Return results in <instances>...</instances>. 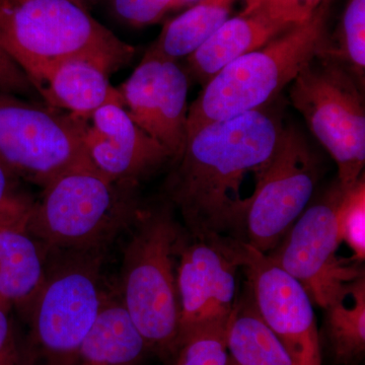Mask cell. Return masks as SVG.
<instances>
[{"label":"cell","mask_w":365,"mask_h":365,"mask_svg":"<svg viewBox=\"0 0 365 365\" xmlns=\"http://www.w3.org/2000/svg\"><path fill=\"white\" fill-rule=\"evenodd\" d=\"M0 93H13L34 100L39 96L32 81L0 46Z\"/></svg>","instance_id":"cell-28"},{"label":"cell","mask_w":365,"mask_h":365,"mask_svg":"<svg viewBox=\"0 0 365 365\" xmlns=\"http://www.w3.org/2000/svg\"><path fill=\"white\" fill-rule=\"evenodd\" d=\"M201 0H176L173 6V9H179L182 7H190L194 6V4H198Z\"/></svg>","instance_id":"cell-30"},{"label":"cell","mask_w":365,"mask_h":365,"mask_svg":"<svg viewBox=\"0 0 365 365\" xmlns=\"http://www.w3.org/2000/svg\"><path fill=\"white\" fill-rule=\"evenodd\" d=\"M107 252L50 253L47 274L25 319L26 365H74L108 294L103 287Z\"/></svg>","instance_id":"cell-6"},{"label":"cell","mask_w":365,"mask_h":365,"mask_svg":"<svg viewBox=\"0 0 365 365\" xmlns=\"http://www.w3.org/2000/svg\"><path fill=\"white\" fill-rule=\"evenodd\" d=\"M150 352L119 297L108 295L79 349L78 365H140Z\"/></svg>","instance_id":"cell-18"},{"label":"cell","mask_w":365,"mask_h":365,"mask_svg":"<svg viewBox=\"0 0 365 365\" xmlns=\"http://www.w3.org/2000/svg\"><path fill=\"white\" fill-rule=\"evenodd\" d=\"M131 227L118 297L150 351L174 359L180 335L177 252L185 230L167 201L141 205Z\"/></svg>","instance_id":"cell-4"},{"label":"cell","mask_w":365,"mask_h":365,"mask_svg":"<svg viewBox=\"0 0 365 365\" xmlns=\"http://www.w3.org/2000/svg\"><path fill=\"white\" fill-rule=\"evenodd\" d=\"M331 1L325 0L309 20L292 26L215 74L189 107L188 135L204 125L265 107L290 85L328 47Z\"/></svg>","instance_id":"cell-5"},{"label":"cell","mask_w":365,"mask_h":365,"mask_svg":"<svg viewBox=\"0 0 365 365\" xmlns=\"http://www.w3.org/2000/svg\"><path fill=\"white\" fill-rule=\"evenodd\" d=\"M288 29L261 14L241 11L225 21L202 46L187 57L185 71L204 86L223 67L263 47Z\"/></svg>","instance_id":"cell-16"},{"label":"cell","mask_w":365,"mask_h":365,"mask_svg":"<svg viewBox=\"0 0 365 365\" xmlns=\"http://www.w3.org/2000/svg\"><path fill=\"white\" fill-rule=\"evenodd\" d=\"M319 56L339 62L364 88L365 0H348L337 33Z\"/></svg>","instance_id":"cell-22"},{"label":"cell","mask_w":365,"mask_h":365,"mask_svg":"<svg viewBox=\"0 0 365 365\" xmlns=\"http://www.w3.org/2000/svg\"><path fill=\"white\" fill-rule=\"evenodd\" d=\"M240 242L182 235L177 252L179 341L197 327L230 319L237 302V270L242 268Z\"/></svg>","instance_id":"cell-11"},{"label":"cell","mask_w":365,"mask_h":365,"mask_svg":"<svg viewBox=\"0 0 365 365\" xmlns=\"http://www.w3.org/2000/svg\"><path fill=\"white\" fill-rule=\"evenodd\" d=\"M364 88L339 62L314 57L292 81V105L338 167L341 188L364 175L365 106Z\"/></svg>","instance_id":"cell-7"},{"label":"cell","mask_w":365,"mask_h":365,"mask_svg":"<svg viewBox=\"0 0 365 365\" xmlns=\"http://www.w3.org/2000/svg\"><path fill=\"white\" fill-rule=\"evenodd\" d=\"M228 319L197 327L182 335L174 365H227Z\"/></svg>","instance_id":"cell-23"},{"label":"cell","mask_w":365,"mask_h":365,"mask_svg":"<svg viewBox=\"0 0 365 365\" xmlns=\"http://www.w3.org/2000/svg\"><path fill=\"white\" fill-rule=\"evenodd\" d=\"M240 256L255 306L284 346L292 364L322 365L321 339L306 289L267 255L242 241Z\"/></svg>","instance_id":"cell-12"},{"label":"cell","mask_w":365,"mask_h":365,"mask_svg":"<svg viewBox=\"0 0 365 365\" xmlns=\"http://www.w3.org/2000/svg\"><path fill=\"white\" fill-rule=\"evenodd\" d=\"M0 46L37 91L67 60H88L112 74L136 53L72 0H0Z\"/></svg>","instance_id":"cell-2"},{"label":"cell","mask_w":365,"mask_h":365,"mask_svg":"<svg viewBox=\"0 0 365 365\" xmlns=\"http://www.w3.org/2000/svg\"><path fill=\"white\" fill-rule=\"evenodd\" d=\"M352 365H357V364H352Z\"/></svg>","instance_id":"cell-32"},{"label":"cell","mask_w":365,"mask_h":365,"mask_svg":"<svg viewBox=\"0 0 365 365\" xmlns=\"http://www.w3.org/2000/svg\"><path fill=\"white\" fill-rule=\"evenodd\" d=\"M72 1L76 2V4H81V6H86V1H91V0H72Z\"/></svg>","instance_id":"cell-31"},{"label":"cell","mask_w":365,"mask_h":365,"mask_svg":"<svg viewBox=\"0 0 365 365\" xmlns=\"http://www.w3.org/2000/svg\"><path fill=\"white\" fill-rule=\"evenodd\" d=\"M90 120L37 100L0 93V160L21 181L45 188L88 162L85 136Z\"/></svg>","instance_id":"cell-8"},{"label":"cell","mask_w":365,"mask_h":365,"mask_svg":"<svg viewBox=\"0 0 365 365\" xmlns=\"http://www.w3.org/2000/svg\"><path fill=\"white\" fill-rule=\"evenodd\" d=\"M176 0H110L119 20L136 28L155 25L168 11H173Z\"/></svg>","instance_id":"cell-27"},{"label":"cell","mask_w":365,"mask_h":365,"mask_svg":"<svg viewBox=\"0 0 365 365\" xmlns=\"http://www.w3.org/2000/svg\"><path fill=\"white\" fill-rule=\"evenodd\" d=\"M237 0H201L163 26L144 56L178 62L202 46L230 18Z\"/></svg>","instance_id":"cell-20"},{"label":"cell","mask_w":365,"mask_h":365,"mask_svg":"<svg viewBox=\"0 0 365 365\" xmlns=\"http://www.w3.org/2000/svg\"><path fill=\"white\" fill-rule=\"evenodd\" d=\"M227 365H294L282 343L264 322L252 295L235 302L228 319Z\"/></svg>","instance_id":"cell-21"},{"label":"cell","mask_w":365,"mask_h":365,"mask_svg":"<svg viewBox=\"0 0 365 365\" xmlns=\"http://www.w3.org/2000/svg\"><path fill=\"white\" fill-rule=\"evenodd\" d=\"M109 76L105 69L88 60H67L48 73L38 93L46 104L90 120L103 106H123L121 95L110 83Z\"/></svg>","instance_id":"cell-17"},{"label":"cell","mask_w":365,"mask_h":365,"mask_svg":"<svg viewBox=\"0 0 365 365\" xmlns=\"http://www.w3.org/2000/svg\"><path fill=\"white\" fill-rule=\"evenodd\" d=\"M11 309L0 302V365H26L11 318Z\"/></svg>","instance_id":"cell-29"},{"label":"cell","mask_w":365,"mask_h":365,"mask_svg":"<svg viewBox=\"0 0 365 365\" xmlns=\"http://www.w3.org/2000/svg\"><path fill=\"white\" fill-rule=\"evenodd\" d=\"M319 180V163L294 127H284L270 162L249 199L242 242L268 254L307 208Z\"/></svg>","instance_id":"cell-9"},{"label":"cell","mask_w":365,"mask_h":365,"mask_svg":"<svg viewBox=\"0 0 365 365\" xmlns=\"http://www.w3.org/2000/svg\"><path fill=\"white\" fill-rule=\"evenodd\" d=\"M282 122L266 107L204 125L189 134L165 185V201L197 239L242 241L249 200L242 188L270 162Z\"/></svg>","instance_id":"cell-1"},{"label":"cell","mask_w":365,"mask_h":365,"mask_svg":"<svg viewBox=\"0 0 365 365\" xmlns=\"http://www.w3.org/2000/svg\"><path fill=\"white\" fill-rule=\"evenodd\" d=\"M338 237L353 252L359 263L365 258V179L364 174L350 188L343 190L336 209Z\"/></svg>","instance_id":"cell-24"},{"label":"cell","mask_w":365,"mask_h":365,"mask_svg":"<svg viewBox=\"0 0 365 365\" xmlns=\"http://www.w3.org/2000/svg\"><path fill=\"white\" fill-rule=\"evenodd\" d=\"M49 253L26 223L0 225V302L25 318L47 274Z\"/></svg>","instance_id":"cell-15"},{"label":"cell","mask_w":365,"mask_h":365,"mask_svg":"<svg viewBox=\"0 0 365 365\" xmlns=\"http://www.w3.org/2000/svg\"><path fill=\"white\" fill-rule=\"evenodd\" d=\"M343 190L336 181L295 220L282 241L266 254L275 265L299 281L312 302L325 309L346 283L364 274L337 257L336 209Z\"/></svg>","instance_id":"cell-10"},{"label":"cell","mask_w":365,"mask_h":365,"mask_svg":"<svg viewBox=\"0 0 365 365\" xmlns=\"http://www.w3.org/2000/svg\"><path fill=\"white\" fill-rule=\"evenodd\" d=\"M323 337L334 364H359L365 352V275L346 283L325 307Z\"/></svg>","instance_id":"cell-19"},{"label":"cell","mask_w":365,"mask_h":365,"mask_svg":"<svg viewBox=\"0 0 365 365\" xmlns=\"http://www.w3.org/2000/svg\"><path fill=\"white\" fill-rule=\"evenodd\" d=\"M21 182L0 160V225L26 223L35 200L24 190Z\"/></svg>","instance_id":"cell-26"},{"label":"cell","mask_w":365,"mask_h":365,"mask_svg":"<svg viewBox=\"0 0 365 365\" xmlns=\"http://www.w3.org/2000/svg\"><path fill=\"white\" fill-rule=\"evenodd\" d=\"M325 0H245L242 13H256L292 28L309 20Z\"/></svg>","instance_id":"cell-25"},{"label":"cell","mask_w":365,"mask_h":365,"mask_svg":"<svg viewBox=\"0 0 365 365\" xmlns=\"http://www.w3.org/2000/svg\"><path fill=\"white\" fill-rule=\"evenodd\" d=\"M138 187L111 181L91 160L79 163L42 189L26 227L49 254L107 252L138 215Z\"/></svg>","instance_id":"cell-3"},{"label":"cell","mask_w":365,"mask_h":365,"mask_svg":"<svg viewBox=\"0 0 365 365\" xmlns=\"http://www.w3.org/2000/svg\"><path fill=\"white\" fill-rule=\"evenodd\" d=\"M117 90L131 119L169 150L172 162L179 158L188 138L187 72L178 62L143 56Z\"/></svg>","instance_id":"cell-13"},{"label":"cell","mask_w":365,"mask_h":365,"mask_svg":"<svg viewBox=\"0 0 365 365\" xmlns=\"http://www.w3.org/2000/svg\"><path fill=\"white\" fill-rule=\"evenodd\" d=\"M85 144L91 163L113 182L139 186L172 162L169 150L141 129L122 105H105L91 115Z\"/></svg>","instance_id":"cell-14"}]
</instances>
